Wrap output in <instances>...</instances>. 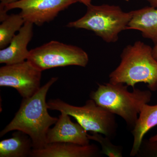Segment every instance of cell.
Segmentation results:
<instances>
[{"mask_svg":"<svg viewBox=\"0 0 157 157\" xmlns=\"http://www.w3.org/2000/svg\"><path fill=\"white\" fill-rule=\"evenodd\" d=\"M58 79V77H52L33 95L23 98L18 111L11 122L1 131L0 137L11 131H20L30 137L33 149H41L47 146L48 130L58 118L52 117L48 113L46 95Z\"/></svg>","mask_w":157,"mask_h":157,"instance_id":"1","label":"cell"},{"mask_svg":"<svg viewBox=\"0 0 157 157\" xmlns=\"http://www.w3.org/2000/svg\"><path fill=\"white\" fill-rule=\"evenodd\" d=\"M150 45L140 41L126 46L120 63L109 75L110 83H122L133 88L143 82L152 91L157 90V60Z\"/></svg>","mask_w":157,"mask_h":157,"instance_id":"2","label":"cell"},{"mask_svg":"<svg viewBox=\"0 0 157 157\" xmlns=\"http://www.w3.org/2000/svg\"><path fill=\"white\" fill-rule=\"evenodd\" d=\"M128 87L122 83L98 84V89L92 91L90 96L99 106L122 118L128 128L132 130L140 108L150 102L152 94L148 90H141L135 88L130 92Z\"/></svg>","mask_w":157,"mask_h":157,"instance_id":"3","label":"cell"},{"mask_svg":"<svg viewBox=\"0 0 157 157\" xmlns=\"http://www.w3.org/2000/svg\"><path fill=\"white\" fill-rule=\"evenodd\" d=\"M81 18L70 22L68 28L92 31L107 43H115L122 31L127 29L132 17V11L124 12L120 7L107 4L87 6Z\"/></svg>","mask_w":157,"mask_h":157,"instance_id":"4","label":"cell"},{"mask_svg":"<svg viewBox=\"0 0 157 157\" xmlns=\"http://www.w3.org/2000/svg\"><path fill=\"white\" fill-rule=\"evenodd\" d=\"M47 105L48 109L64 112L74 118L86 132L100 133L111 140L116 136L118 124L115 114L92 99L88 100L82 107L70 105L59 99H50Z\"/></svg>","mask_w":157,"mask_h":157,"instance_id":"5","label":"cell"},{"mask_svg":"<svg viewBox=\"0 0 157 157\" xmlns=\"http://www.w3.org/2000/svg\"><path fill=\"white\" fill-rule=\"evenodd\" d=\"M27 60L42 72L69 66L85 67L89 56L80 47L53 40L31 49Z\"/></svg>","mask_w":157,"mask_h":157,"instance_id":"6","label":"cell"},{"mask_svg":"<svg viewBox=\"0 0 157 157\" xmlns=\"http://www.w3.org/2000/svg\"><path fill=\"white\" fill-rule=\"evenodd\" d=\"M42 73L27 60L6 65L0 68V86L14 88L23 98H29L41 88Z\"/></svg>","mask_w":157,"mask_h":157,"instance_id":"7","label":"cell"},{"mask_svg":"<svg viewBox=\"0 0 157 157\" xmlns=\"http://www.w3.org/2000/svg\"><path fill=\"white\" fill-rule=\"evenodd\" d=\"M78 0H18L5 6L8 11L20 9L25 21L42 26L53 21L61 11L67 9Z\"/></svg>","mask_w":157,"mask_h":157,"instance_id":"8","label":"cell"},{"mask_svg":"<svg viewBox=\"0 0 157 157\" xmlns=\"http://www.w3.org/2000/svg\"><path fill=\"white\" fill-rule=\"evenodd\" d=\"M70 116L67 113L61 112L54 127L48 130L47 143L64 142L81 145L90 144L87 132L78 122H72Z\"/></svg>","mask_w":157,"mask_h":157,"instance_id":"9","label":"cell"},{"mask_svg":"<svg viewBox=\"0 0 157 157\" xmlns=\"http://www.w3.org/2000/svg\"><path fill=\"white\" fill-rule=\"evenodd\" d=\"M33 24L26 21L10 44L0 50V63L11 65L25 61L29 51L28 45L33 36Z\"/></svg>","mask_w":157,"mask_h":157,"instance_id":"10","label":"cell"},{"mask_svg":"<svg viewBox=\"0 0 157 157\" xmlns=\"http://www.w3.org/2000/svg\"><path fill=\"white\" fill-rule=\"evenodd\" d=\"M103 154L94 144L81 145L75 144L57 142L48 144L41 149H33L30 157H96Z\"/></svg>","mask_w":157,"mask_h":157,"instance_id":"11","label":"cell"},{"mask_svg":"<svg viewBox=\"0 0 157 157\" xmlns=\"http://www.w3.org/2000/svg\"><path fill=\"white\" fill-rule=\"evenodd\" d=\"M132 17L127 29L140 31L142 36L157 42V8L145 7L132 11Z\"/></svg>","mask_w":157,"mask_h":157,"instance_id":"12","label":"cell"},{"mask_svg":"<svg viewBox=\"0 0 157 157\" xmlns=\"http://www.w3.org/2000/svg\"><path fill=\"white\" fill-rule=\"evenodd\" d=\"M157 126V104H144L140 108L139 116L132 131L134 137L131 157L136 156L144 135L151 129Z\"/></svg>","mask_w":157,"mask_h":157,"instance_id":"13","label":"cell"},{"mask_svg":"<svg viewBox=\"0 0 157 157\" xmlns=\"http://www.w3.org/2000/svg\"><path fill=\"white\" fill-rule=\"evenodd\" d=\"M12 137L0 142V157H30L33 150L32 139L20 131H15Z\"/></svg>","mask_w":157,"mask_h":157,"instance_id":"14","label":"cell"},{"mask_svg":"<svg viewBox=\"0 0 157 157\" xmlns=\"http://www.w3.org/2000/svg\"><path fill=\"white\" fill-rule=\"evenodd\" d=\"M25 21L21 15L18 14L8 15L0 25V48H6L24 25Z\"/></svg>","mask_w":157,"mask_h":157,"instance_id":"15","label":"cell"},{"mask_svg":"<svg viewBox=\"0 0 157 157\" xmlns=\"http://www.w3.org/2000/svg\"><path fill=\"white\" fill-rule=\"evenodd\" d=\"M100 133L92 132V135L88 134L90 140H94L100 144L101 147V152L103 155L109 157H122L123 147L121 145H116L111 142L109 137H104Z\"/></svg>","mask_w":157,"mask_h":157,"instance_id":"16","label":"cell"},{"mask_svg":"<svg viewBox=\"0 0 157 157\" xmlns=\"http://www.w3.org/2000/svg\"><path fill=\"white\" fill-rule=\"evenodd\" d=\"M136 157H157V140L143 139Z\"/></svg>","mask_w":157,"mask_h":157,"instance_id":"17","label":"cell"},{"mask_svg":"<svg viewBox=\"0 0 157 157\" xmlns=\"http://www.w3.org/2000/svg\"><path fill=\"white\" fill-rule=\"evenodd\" d=\"M17 1H18V0H0V1H1L0 7H4V8L6 5L14 3Z\"/></svg>","mask_w":157,"mask_h":157,"instance_id":"18","label":"cell"},{"mask_svg":"<svg viewBox=\"0 0 157 157\" xmlns=\"http://www.w3.org/2000/svg\"><path fill=\"white\" fill-rule=\"evenodd\" d=\"M78 2L83 4L87 7L91 4L92 0H78Z\"/></svg>","mask_w":157,"mask_h":157,"instance_id":"19","label":"cell"},{"mask_svg":"<svg viewBox=\"0 0 157 157\" xmlns=\"http://www.w3.org/2000/svg\"><path fill=\"white\" fill-rule=\"evenodd\" d=\"M151 6L155 7V8H157V0H146Z\"/></svg>","mask_w":157,"mask_h":157,"instance_id":"20","label":"cell"},{"mask_svg":"<svg viewBox=\"0 0 157 157\" xmlns=\"http://www.w3.org/2000/svg\"><path fill=\"white\" fill-rule=\"evenodd\" d=\"M153 55L157 60V42L155 44L154 47L152 48Z\"/></svg>","mask_w":157,"mask_h":157,"instance_id":"21","label":"cell"},{"mask_svg":"<svg viewBox=\"0 0 157 157\" xmlns=\"http://www.w3.org/2000/svg\"><path fill=\"white\" fill-rule=\"evenodd\" d=\"M149 140H151V141H155V140H157V134L156 135H155L154 136L151 137Z\"/></svg>","mask_w":157,"mask_h":157,"instance_id":"22","label":"cell"}]
</instances>
